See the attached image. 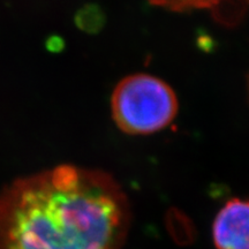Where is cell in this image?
I'll return each mask as SVG.
<instances>
[{
    "label": "cell",
    "mask_w": 249,
    "mask_h": 249,
    "mask_svg": "<svg viewBox=\"0 0 249 249\" xmlns=\"http://www.w3.org/2000/svg\"><path fill=\"white\" fill-rule=\"evenodd\" d=\"M129 202L104 171L59 165L0 193V249H123Z\"/></svg>",
    "instance_id": "1"
},
{
    "label": "cell",
    "mask_w": 249,
    "mask_h": 249,
    "mask_svg": "<svg viewBox=\"0 0 249 249\" xmlns=\"http://www.w3.org/2000/svg\"><path fill=\"white\" fill-rule=\"evenodd\" d=\"M178 111L174 90L150 74L124 77L112 92V118L118 128L128 135L160 132L176 119Z\"/></svg>",
    "instance_id": "2"
},
{
    "label": "cell",
    "mask_w": 249,
    "mask_h": 249,
    "mask_svg": "<svg viewBox=\"0 0 249 249\" xmlns=\"http://www.w3.org/2000/svg\"><path fill=\"white\" fill-rule=\"evenodd\" d=\"M249 207L241 198L224 205L213 224V239L217 249H249Z\"/></svg>",
    "instance_id": "3"
},
{
    "label": "cell",
    "mask_w": 249,
    "mask_h": 249,
    "mask_svg": "<svg viewBox=\"0 0 249 249\" xmlns=\"http://www.w3.org/2000/svg\"><path fill=\"white\" fill-rule=\"evenodd\" d=\"M150 5L185 13L195 9L210 11L214 20L225 27H235L247 12L248 0H147Z\"/></svg>",
    "instance_id": "4"
}]
</instances>
